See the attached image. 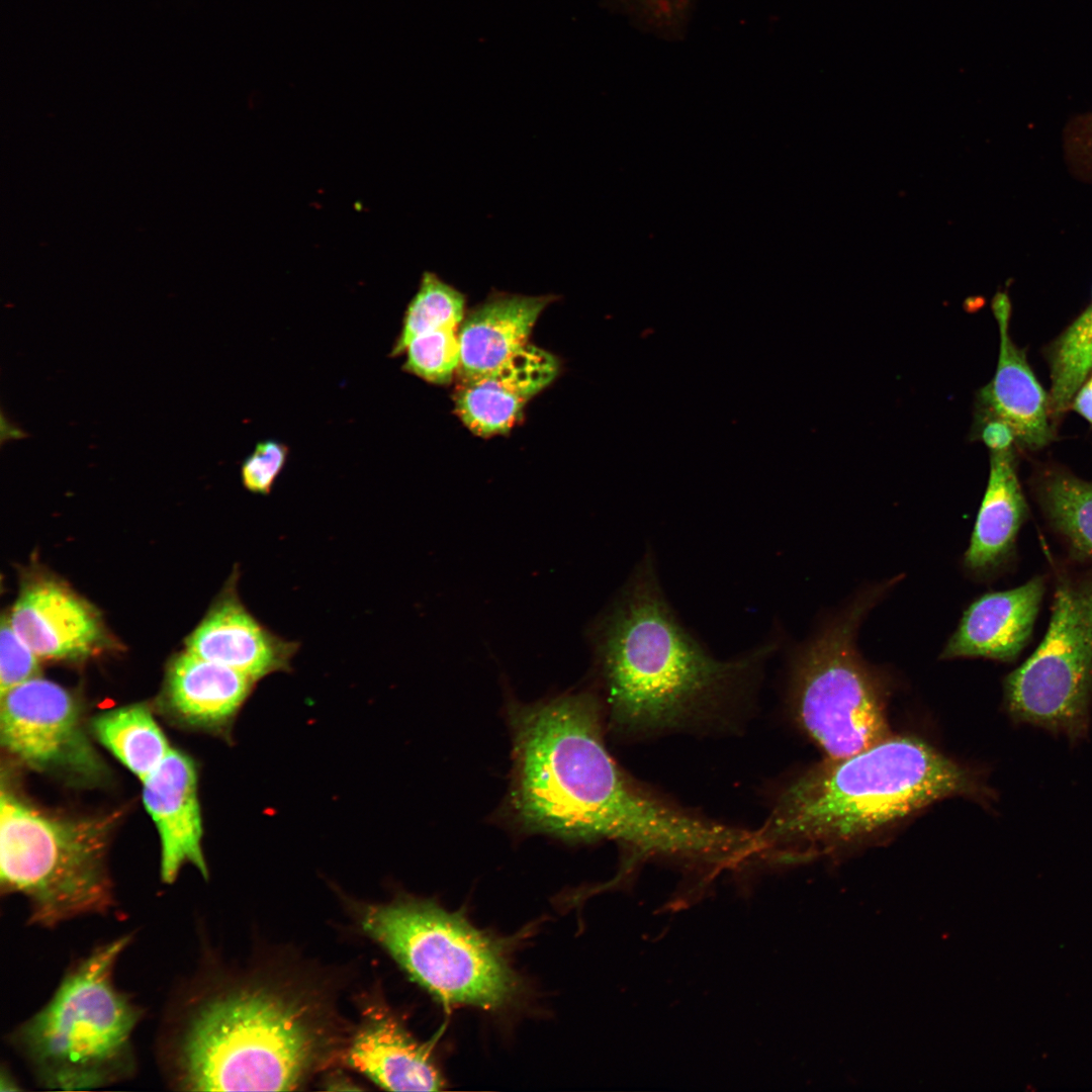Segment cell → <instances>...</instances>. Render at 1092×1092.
Returning a JSON list of instances; mask_svg holds the SVG:
<instances>
[{
  "label": "cell",
  "instance_id": "52a82bcc",
  "mask_svg": "<svg viewBox=\"0 0 1092 1092\" xmlns=\"http://www.w3.org/2000/svg\"><path fill=\"white\" fill-rule=\"evenodd\" d=\"M893 583L862 593L794 657L791 709L826 758L853 755L890 736L886 679L859 654L856 635L866 615Z\"/></svg>",
  "mask_w": 1092,
  "mask_h": 1092
},
{
  "label": "cell",
  "instance_id": "4316f807",
  "mask_svg": "<svg viewBox=\"0 0 1092 1092\" xmlns=\"http://www.w3.org/2000/svg\"><path fill=\"white\" fill-rule=\"evenodd\" d=\"M38 671V656L16 634L9 617L1 620L0 635V696L34 676Z\"/></svg>",
  "mask_w": 1092,
  "mask_h": 1092
},
{
  "label": "cell",
  "instance_id": "4fadbf2b",
  "mask_svg": "<svg viewBox=\"0 0 1092 1092\" xmlns=\"http://www.w3.org/2000/svg\"><path fill=\"white\" fill-rule=\"evenodd\" d=\"M558 360L527 344L495 368L463 379L455 394L456 412L474 434L488 437L509 431L527 401L556 377Z\"/></svg>",
  "mask_w": 1092,
  "mask_h": 1092
},
{
  "label": "cell",
  "instance_id": "7c38bea8",
  "mask_svg": "<svg viewBox=\"0 0 1092 1092\" xmlns=\"http://www.w3.org/2000/svg\"><path fill=\"white\" fill-rule=\"evenodd\" d=\"M188 652L234 668L258 681L290 671L298 643L260 623L240 601L235 587L224 592L188 637Z\"/></svg>",
  "mask_w": 1092,
  "mask_h": 1092
},
{
  "label": "cell",
  "instance_id": "5b68a950",
  "mask_svg": "<svg viewBox=\"0 0 1092 1092\" xmlns=\"http://www.w3.org/2000/svg\"><path fill=\"white\" fill-rule=\"evenodd\" d=\"M131 940V933L122 934L77 959L48 1002L9 1033L40 1087L91 1090L135 1075L133 1034L145 1010L115 982Z\"/></svg>",
  "mask_w": 1092,
  "mask_h": 1092
},
{
  "label": "cell",
  "instance_id": "ba28073f",
  "mask_svg": "<svg viewBox=\"0 0 1092 1092\" xmlns=\"http://www.w3.org/2000/svg\"><path fill=\"white\" fill-rule=\"evenodd\" d=\"M363 930L406 973L443 1002L499 1008L517 979L492 939L462 916L413 898L367 905Z\"/></svg>",
  "mask_w": 1092,
  "mask_h": 1092
},
{
  "label": "cell",
  "instance_id": "44dd1931",
  "mask_svg": "<svg viewBox=\"0 0 1092 1092\" xmlns=\"http://www.w3.org/2000/svg\"><path fill=\"white\" fill-rule=\"evenodd\" d=\"M93 727L100 742L141 781L153 772L172 749L144 706H128L102 714Z\"/></svg>",
  "mask_w": 1092,
  "mask_h": 1092
},
{
  "label": "cell",
  "instance_id": "7a4b0ae2",
  "mask_svg": "<svg viewBox=\"0 0 1092 1092\" xmlns=\"http://www.w3.org/2000/svg\"><path fill=\"white\" fill-rule=\"evenodd\" d=\"M199 975L165 1011L156 1054L179 1091H290L326 1060L331 1034L310 996L275 984Z\"/></svg>",
  "mask_w": 1092,
  "mask_h": 1092
},
{
  "label": "cell",
  "instance_id": "83f0119b",
  "mask_svg": "<svg viewBox=\"0 0 1092 1092\" xmlns=\"http://www.w3.org/2000/svg\"><path fill=\"white\" fill-rule=\"evenodd\" d=\"M977 437L990 449V453L1011 452L1017 443L1013 428L1004 420L978 414Z\"/></svg>",
  "mask_w": 1092,
  "mask_h": 1092
},
{
  "label": "cell",
  "instance_id": "6da1fadb",
  "mask_svg": "<svg viewBox=\"0 0 1092 1092\" xmlns=\"http://www.w3.org/2000/svg\"><path fill=\"white\" fill-rule=\"evenodd\" d=\"M513 770L506 811L527 833L574 842L617 841L635 857L729 866L744 829L697 815L649 791L609 752L602 706L568 694L509 712Z\"/></svg>",
  "mask_w": 1092,
  "mask_h": 1092
},
{
  "label": "cell",
  "instance_id": "d4e9b609",
  "mask_svg": "<svg viewBox=\"0 0 1092 1092\" xmlns=\"http://www.w3.org/2000/svg\"><path fill=\"white\" fill-rule=\"evenodd\" d=\"M402 369L428 382L445 384L460 365V343L456 328L421 334L405 348Z\"/></svg>",
  "mask_w": 1092,
  "mask_h": 1092
},
{
  "label": "cell",
  "instance_id": "603a6c76",
  "mask_svg": "<svg viewBox=\"0 0 1092 1092\" xmlns=\"http://www.w3.org/2000/svg\"><path fill=\"white\" fill-rule=\"evenodd\" d=\"M1050 365L1049 410L1059 418L1092 371V304L1054 343Z\"/></svg>",
  "mask_w": 1092,
  "mask_h": 1092
},
{
  "label": "cell",
  "instance_id": "30bf717a",
  "mask_svg": "<svg viewBox=\"0 0 1092 1092\" xmlns=\"http://www.w3.org/2000/svg\"><path fill=\"white\" fill-rule=\"evenodd\" d=\"M1 742L26 764L91 775L98 759L67 690L34 676L1 695Z\"/></svg>",
  "mask_w": 1092,
  "mask_h": 1092
},
{
  "label": "cell",
  "instance_id": "3957f363",
  "mask_svg": "<svg viewBox=\"0 0 1092 1092\" xmlns=\"http://www.w3.org/2000/svg\"><path fill=\"white\" fill-rule=\"evenodd\" d=\"M596 647L610 725L640 737L719 716L746 694L778 644L712 656L672 612L648 552L601 622Z\"/></svg>",
  "mask_w": 1092,
  "mask_h": 1092
},
{
  "label": "cell",
  "instance_id": "2e32d148",
  "mask_svg": "<svg viewBox=\"0 0 1092 1092\" xmlns=\"http://www.w3.org/2000/svg\"><path fill=\"white\" fill-rule=\"evenodd\" d=\"M8 617L16 634L42 659L86 655L101 639L95 612L51 580L27 584Z\"/></svg>",
  "mask_w": 1092,
  "mask_h": 1092
},
{
  "label": "cell",
  "instance_id": "9a60e30c",
  "mask_svg": "<svg viewBox=\"0 0 1092 1092\" xmlns=\"http://www.w3.org/2000/svg\"><path fill=\"white\" fill-rule=\"evenodd\" d=\"M991 306L999 329V355L993 379L979 391L978 413L1006 421L1020 445L1031 450L1042 448L1054 437L1049 396L1034 376L1024 350L1009 335L1011 304L1007 293L997 292Z\"/></svg>",
  "mask_w": 1092,
  "mask_h": 1092
},
{
  "label": "cell",
  "instance_id": "d6986e66",
  "mask_svg": "<svg viewBox=\"0 0 1092 1092\" xmlns=\"http://www.w3.org/2000/svg\"><path fill=\"white\" fill-rule=\"evenodd\" d=\"M1026 515L1013 452H991L987 487L963 556L965 570L986 577L1005 564Z\"/></svg>",
  "mask_w": 1092,
  "mask_h": 1092
},
{
  "label": "cell",
  "instance_id": "7402d4cb",
  "mask_svg": "<svg viewBox=\"0 0 1092 1092\" xmlns=\"http://www.w3.org/2000/svg\"><path fill=\"white\" fill-rule=\"evenodd\" d=\"M1038 495L1054 529L1092 560V481L1055 470L1041 479Z\"/></svg>",
  "mask_w": 1092,
  "mask_h": 1092
},
{
  "label": "cell",
  "instance_id": "277c9868",
  "mask_svg": "<svg viewBox=\"0 0 1092 1092\" xmlns=\"http://www.w3.org/2000/svg\"><path fill=\"white\" fill-rule=\"evenodd\" d=\"M969 768L921 739L889 736L817 764L778 795L758 829L762 858L792 866L842 854L945 799L986 798Z\"/></svg>",
  "mask_w": 1092,
  "mask_h": 1092
},
{
  "label": "cell",
  "instance_id": "ffe728a7",
  "mask_svg": "<svg viewBox=\"0 0 1092 1092\" xmlns=\"http://www.w3.org/2000/svg\"><path fill=\"white\" fill-rule=\"evenodd\" d=\"M256 682L234 668L186 651L170 665L168 697L172 708L191 724L222 729L235 720Z\"/></svg>",
  "mask_w": 1092,
  "mask_h": 1092
},
{
  "label": "cell",
  "instance_id": "ac0fdd59",
  "mask_svg": "<svg viewBox=\"0 0 1092 1092\" xmlns=\"http://www.w3.org/2000/svg\"><path fill=\"white\" fill-rule=\"evenodd\" d=\"M350 1066L392 1091H436L444 1080L423 1045L389 1015L370 1017L348 1046Z\"/></svg>",
  "mask_w": 1092,
  "mask_h": 1092
},
{
  "label": "cell",
  "instance_id": "e0dca14e",
  "mask_svg": "<svg viewBox=\"0 0 1092 1092\" xmlns=\"http://www.w3.org/2000/svg\"><path fill=\"white\" fill-rule=\"evenodd\" d=\"M553 299L503 293L474 308L458 334L462 380L495 368L526 346L538 316Z\"/></svg>",
  "mask_w": 1092,
  "mask_h": 1092
},
{
  "label": "cell",
  "instance_id": "f1b7e54d",
  "mask_svg": "<svg viewBox=\"0 0 1092 1092\" xmlns=\"http://www.w3.org/2000/svg\"><path fill=\"white\" fill-rule=\"evenodd\" d=\"M1071 407L1092 425V376L1079 388Z\"/></svg>",
  "mask_w": 1092,
  "mask_h": 1092
},
{
  "label": "cell",
  "instance_id": "9c48e42d",
  "mask_svg": "<svg viewBox=\"0 0 1092 1092\" xmlns=\"http://www.w3.org/2000/svg\"><path fill=\"white\" fill-rule=\"evenodd\" d=\"M1092 687V579L1058 582L1044 637L1004 682L1012 716L1083 735Z\"/></svg>",
  "mask_w": 1092,
  "mask_h": 1092
},
{
  "label": "cell",
  "instance_id": "f546056e",
  "mask_svg": "<svg viewBox=\"0 0 1092 1092\" xmlns=\"http://www.w3.org/2000/svg\"><path fill=\"white\" fill-rule=\"evenodd\" d=\"M17 1082L9 1071L2 1069L1 1073V1090H17Z\"/></svg>",
  "mask_w": 1092,
  "mask_h": 1092
},
{
  "label": "cell",
  "instance_id": "484cf974",
  "mask_svg": "<svg viewBox=\"0 0 1092 1092\" xmlns=\"http://www.w3.org/2000/svg\"><path fill=\"white\" fill-rule=\"evenodd\" d=\"M288 455L289 448L283 442L274 439L258 442L241 466L244 487L252 493L269 494Z\"/></svg>",
  "mask_w": 1092,
  "mask_h": 1092
},
{
  "label": "cell",
  "instance_id": "8fae6325",
  "mask_svg": "<svg viewBox=\"0 0 1092 1092\" xmlns=\"http://www.w3.org/2000/svg\"><path fill=\"white\" fill-rule=\"evenodd\" d=\"M143 782V800L161 839V878L173 883L181 868L190 863L208 876L202 851V819L197 798V776L192 760L171 749Z\"/></svg>",
  "mask_w": 1092,
  "mask_h": 1092
},
{
  "label": "cell",
  "instance_id": "cb8c5ba5",
  "mask_svg": "<svg viewBox=\"0 0 1092 1092\" xmlns=\"http://www.w3.org/2000/svg\"><path fill=\"white\" fill-rule=\"evenodd\" d=\"M465 296L443 281L436 273L425 271L419 288L404 311L398 336L389 353L401 355L417 336L443 328H456L461 322Z\"/></svg>",
  "mask_w": 1092,
  "mask_h": 1092
},
{
  "label": "cell",
  "instance_id": "8992f818",
  "mask_svg": "<svg viewBox=\"0 0 1092 1092\" xmlns=\"http://www.w3.org/2000/svg\"><path fill=\"white\" fill-rule=\"evenodd\" d=\"M110 827L105 818L50 816L1 791V890L24 898L29 924L53 929L116 907L106 863Z\"/></svg>",
  "mask_w": 1092,
  "mask_h": 1092
},
{
  "label": "cell",
  "instance_id": "5bb4252c",
  "mask_svg": "<svg viewBox=\"0 0 1092 1092\" xmlns=\"http://www.w3.org/2000/svg\"><path fill=\"white\" fill-rule=\"evenodd\" d=\"M1043 594L1042 577L1034 576L1014 588L977 598L964 611L940 658L1014 660L1030 638Z\"/></svg>",
  "mask_w": 1092,
  "mask_h": 1092
}]
</instances>
